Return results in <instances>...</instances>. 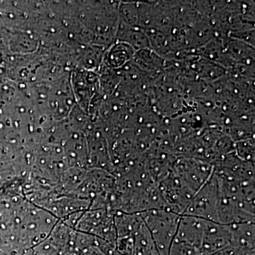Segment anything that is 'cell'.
I'll list each match as a JSON object with an SVG mask.
<instances>
[{
	"mask_svg": "<svg viewBox=\"0 0 255 255\" xmlns=\"http://www.w3.org/2000/svg\"><path fill=\"white\" fill-rule=\"evenodd\" d=\"M232 233L231 226L204 220L201 254H211L231 246Z\"/></svg>",
	"mask_w": 255,
	"mask_h": 255,
	"instance_id": "obj_3",
	"label": "cell"
},
{
	"mask_svg": "<svg viewBox=\"0 0 255 255\" xmlns=\"http://www.w3.org/2000/svg\"><path fill=\"white\" fill-rule=\"evenodd\" d=\"M232 233L231 245L242 250L254 249L255 223L229 225Z\"/></svg>",
	"mask_w": 255,
	"mask_h": 255,
	"instance_id": "obj_4",
	"label": "cell"
},
{
	"mask_svg": "<svg viewBox=\"0 0 255 255\" xmlns=\"http://www.w3.org/2000/svg\"><path fill=\"white\" fill-rule=\"evenodd\" d=\"M219 200V184L213 171L209 179L193 196L182 215L217 222Z\"/></svg>",
	"mask_w": 255,
	"mask_h": 255,
	"instance_id": "obj_2",
	"label": "cell"
},
{
	"mask_svg": "<svg viewBox=\"0 0 255 255\" xmlns=\"http://www.w3.org/2000/svg\"><path fill=\"white\" fill-rule=\"evenodd\" d=\"M140 215L159 255H169L182 215L165 209L148 210Z\"/></svg>",
	"mask_w": 255,
	"mask_h": 255,
	"instance_id": "obj_1",
	"label": "cell"
}]
</instances>
